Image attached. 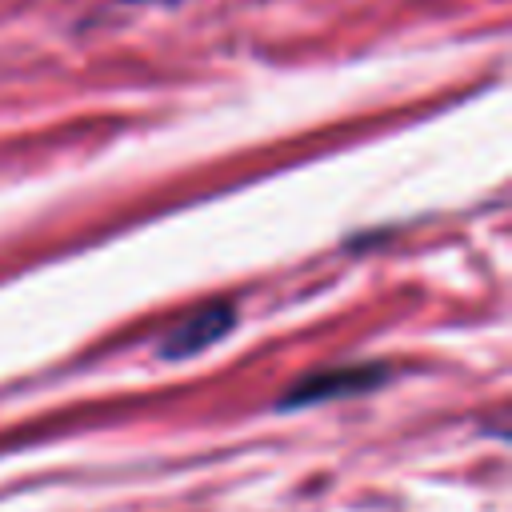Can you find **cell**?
<instances>
[{"mask_svg": "<svg viewBox=\"0 0 512 512\" xmlns=\"http://www.w3.org/2000/svg\"><path fill=\"white\" fill-rule=\"evenodd\" d=\"M388 380V368L384 364H336V368H320V372H308L300 376L280 400L276 408H308V404H324V400H344V396H360V392H372Z\"/></svg>", "mask_w": 512, "mask_h": 512, "instance_id": "obj_1", "label": "cell"}, {"mask_svg": "<svg viewBox=\"0 0 512 512\" xmlns=\"http://www.w3.org/2000/svg\"><path fill=\"white\" fill-rule=\"evenodd\" d=\"M232 324H236V308H232L228 300H208V304L184 312V316L160 336L156 348H160L164 360H188V356L212 348L216 340H224V336L232 332Z\"/></svg>", "mask_w": 512, "mask_h": 512, "instance_id": "obj_2", "label": "cell"}]
</instances>
